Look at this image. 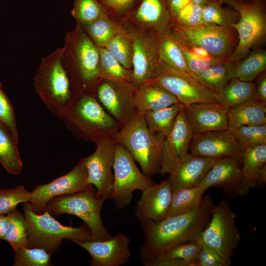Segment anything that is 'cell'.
<instances>
[{"mask_svg": "<svg viewBox=\"0 0 266 266\" xmlns=\"http://www.w3.org/2000/svg\"><path fill=\"white\" fill-rule=\"evenodd\" d=\"M213 206L212 198L206 195L198 207L187 213L159 221H140L144 236L139 250L142 264L146 266L172 247L200 236L210 219Z\"/></svg>", "mask_w": 266, "mask_h": 266, "instance_id": "obj_1", "label": "cell"}, {"mask_svg": "<svg viewBox=\"0 0 266 266\" xmlns=\"http://www.w3.org/2000/svg\"><path fill=\"white\" fill-rule=\"evenodd\" d=\"M63 47L62 62L73 94L95 93L101 80L99 47L77 23L66 33Z\"/></svg>", "mask_w": 266, "mask_h": 266, "instance_id": "obj_2", "label": "cell"}, {"mask_svg": "<svg viewBox=\"0 0 266 266\" xmlns=\"http://www.w3.org/2000/svg\"><path fill=\"white\" fill-rule=\"evenodd\" d=\"M59 117L75 136L95 144L114 139L120 129L100 103L96 93L74 94L70 105Z\"/></svg>", "mask_w": 266, "mask_h": 266, "instance_id": "obj_3", "label": "cell"}, {"mask_svg": "<svg viewBox=\"0 0 266 266\" xmlns=\"http://www.w3.org/2000/svg\"><path fill=\"white\" fill-rule=\"evenodd\" d=\"M64 48L43 57L33 78L35 91L53 113L61 116L70 105L74 94L64 66Z\"/></svg>", "mask_w": 266, "mask_h": 266, "instance_id": "obj_4", "label": "cell"}, {"mask_svg": "<svg viewBox=\"0 0 266 266\" xmlns=\"http://www.w3.org/2000/svg\"><path fill=\"white\" fill-rule=\"evenodd\" d=\"M115 140L124 146L149 177L159 173L165 138L149 131L143 115L137 112L117 133Z\"/></svg>", "mask_w": 266, "mask_h": 266, "instance_id": "obj_5", "label": "cell"}, {"mask_svg": "<svg viewBox=\"0 0 266 266\" xmlns=\"http://www.w3.org/2000/svg\"><path fill=\"white\" fill-rule=\"evenodd\" d=\"M24 216L28 228V247L41 248L52 253L64 239L73 242L95 239L85 224L79 227L65 226L60 224L45 210L37 214L29 202L23 203Z\"/></svg>", "mask_w": 266, "mask_h": 266, "instance_id": "obj_6", "label": "cell"}, {"mask_svg": "<svg viewBox=\"0 0 266 266\" xmlns=\"http://www.w3.org/2000/svg\"><path fill=\"white\" fill-rule=\"evenodd\" d=\"M239 15L232 26L237 31L236 45L228 60L235 63L246 57L250 50L264 44L266 38V15L258 0H223Z\"/></svg>", "mask_w": 266, "mask_h": 266, "instance_id": "obj_7", "label": "cell"}, {"mask_svg": "<svg viewBox=\"0 0 266 266\" xmlns=\"http://www.w3.org/2000/svg\"><path fill=\"white\" fill-rule=\"evenodd\" d=\"M107 199L106 197L99 198L96 189L90 185L81 191L52 199L47 203L45 210L56 215L63 214L75 215L84 221L95 239L107 240L113 235L108 232L102 222L101 211Z\"/></svg>", "mask_w": 266, "mask_h": 266, "instance_id": "obj_8", "label": "cell"}, {"mask_svg": "<svg viewBox=\"0 0 266 266\" xmlns=\"http://www.w3.org/2000/svg\"><path fill=\"white\" fill-rule=\"evenodd\" d=\"M120 22L132 42L133 84L137 88L141 84L153 80L159 72L161 61L158 38L152 31L128 21Z\"/></svg>", "mask_w": 266, "mask_h": 266, "instance_id": "obj_9", "label": "cell"}, {"mask_svg": "<svg viewBox=\"0 0 266 266\" xmlns=\"http://www.w3.org/2000/svg\"><path fill=\"white\" fill-rule=\"evenodd\" d=\"M235 217L229 203L222 200L213 206L210 219L200 234L202 242L219 255L226 266L231 265L233 253L241 240Z\"/></svg>", "mask_w": 266, "mask_h": 266, "instance_id": "obj_10", "label": "cell"}, {"mask_svg": "<svg viewBox=\"0 0 266 266\" xmlns=\"http://www.w3.org/2000/svg\"><path fill=\"white\" fill-rule=\"evenodd\" d=\"M170 28L185 43L200 47L217 58L228 60L237 42L232 27L211 24L187 27L172 22Z\"/></svg>", "mask_w": 266, "mask_h": 266, "instance_id": "obj_11", "label": "cell"}, {"mask_svg": "<svg viewBox=\"0 0 266 266\" xmlns=\"http://www.w3.org/2000/svg\"><path fill=\"white\" fill-rule=\"evenodd\" d=\"M113 169V182L108 199L114 201L118 210L130 204L134 191H142L155 183L139 170L130 152L117 143Z\"/></svg>", "mask_w": 266, "mask_h": 266, "instance_id": "obj_12", "label": "cell"}, {"mask_svg": "<svg viewBox=\"0 0 266 266\" xmlns=\"http://www.w3.org/2000/svg\"><path fill=\"white\" fill-rule=\"evenodd\" d=\"M150 81L167 90L184 107L201 102L219 103L216 94L193 76L172 68L162 62L158 74Z\"/></svg>", "mask_w": 266, "mask_h": 266, "instance_id": "obj_13", "label": "cell"}, {"mask_svg": "<svg viewBox=\"0 0 266 266\" xmlns=\"http://www.w3.org/2000/svg\"><path fill=\"white\" fill-rule=\"evenodd\" d=\"M87 171L83 158L68 172L53 181L37 186L31 192L29 202L36 212H44L47 203L58 197L72 194L87 188Z\"/></svg>", "mask_w": 266, "mask_h": 266, "instance_id": "obj_14", "label": "cell"}, {"mask_svg": "<svg viewBox=\"0 0 266 266\" xmlns=\"http://www.w3.org/2000/svg\"><path fill=\"white\" fill-rule=\"evenodd\" d=\"M136 89L133 85L107 79L101 80L96 86L95 93L99 101L120 128L137 112L134 100Z\"/></svg>", "mask_w": 266, "mask_h": 266, "instance_id": "obj_15", "label": "cell"}, {"mask_svg": "<svg viewBox=\"0 0 266 266\" xmlns=\"http://www.w3.org/2000/svg\"><path fill=\"white\" fill-rule=\"evenodd\" d=\"M94 152L83 158L87 171V182L95 187L97 196L108 199L111 192L117 142L114 139L102 140L96 144Z\"/></svg>", "mask_w": 266, "mask_h": 266, "instance_id": "obj_16", "label": "cell"}, {"mask_svg": "<svg viewBox=\"0 0 266 266\" xmlns=\"http://www.w3.org/2000/svg\"><path fill=\"white\" fill-rule=\"evenodd\" d=\"M244 149L228 129L193 133L189 153L198 156L219 159L230 157L241 161Z\"/></svg>", "mask_w": 266, "mask_h": 266, "instance_id": "obj_17", "label": "cell"}, {"mask_svg": "<svg viewBox=\"0 0 266 266\" xmlns=\"http://www.w3.org/2000/svg\"><path fill=\"white\" fill-rule=\"evenodd\" d=\"M131 239L119 233L107 240L96 239L73 242L90 255L91 266H120L130 260Z\"/></svg>", "mask_w": 266, "mask_h": 266, "instance_id": "obj_18", "label": "cell"}, {"mask_svg": "<svg viewBox=\"0 0 266 266\" xmlns=\"http://www.w3.org/2000/svg\"><path fill=\"white\" fill-rule=\"evenodd\" d=\"M193 134L183 107L176 118L171 131L164 141L160 174H168L173 165L189 153Z\"/></svg>", "mask_w": 266, "mask_h": 266, "instance_id": "obj_19", "label": "cell"}, {"mask_svg": "<svg viewBox=\"0 0 266 266\" xmlns=\"http://www.w3.org/2000/svg\"><path fill=\"white\" fill-rule=\"evenodd\" d=\"M172 193L168 178L143 190L135 207V214L139 221L164 219L169 207Z\"/></svg>", "mask_w": 266, "mask_h": 266, "instance_id": "obj_20", "label": "cell"}, {"mask_svg": "<svg viewBox=\"0 0 266 266\" xmlns=\"http://www.w3.org/2000/svg\"><path fill=\"white\" fill-rule=\"evenodd\" d=\"M217 159L189 153L173 165L168 174L172 191L199 186Z\"/></svg>", "mask_w": 266, "mask_h": 266, "instance_id": "obj_21", "label": "cell"}, {"mask_svg": "<svg viewBox=\"0 0 266 266\" xmlns=\"http://www.w3.org/2000/svg\"><path fill=\"white\" fill-rule=\"evenodd\" d=\"M183 111L193 133L228 129L227 110L219 103H194Z\"/></svg>", "mask_w": 266, "mask_h": 266, "instance_id": "obj_22", "label": "cell"}, {"mask_svg": "<svg viewBox=\"0 0 266 266\" xmlns=\"http://www.w3.org/2000/svg\"><path fill=\"white\" fill-rule=\"evenodd\" d=\"M238 162L230 157L218 159L199 186L206 190L221 188L231 197L239 195L242 175Z\"/></svg>", "mask_w": 266, "mask_h": 266, "instance_id": "obj_23", "label": "cell"}, {"mask_svg": "<svg viewBox=\"0 0 266 266\" xmlns=\"http://www.w3.org/2000/svg\"><path fill=\"white\" fill-rule=\"evenodd\" d=\"M123 21L155 33L170 29L172 22L165 0H142Z\"/></svg>", "mask_w": 266, "mask_h": 266, "instance_id": "obj_24", "label": "cell"}, {"mask_svg": "<svg viewBox=\"0 0 266 266\" xmlns=\"http://www.w3.org/2000/svg\"><path fill=\"white\" fill-rule=\"evenodd\" d=\"M134 100L137 111L142 115L179 102L167 90L151 81L145 82L136 88Z\"/></svg>", "mask_w": 266, "mask_h": 266, "instance_id": "obj_25", "label": "cell"}, {"mask_svg": "<svg viewBox=\"0 0 266 266\" xmlns=\"http://www.w3.org/2000/svg\"><path fill=\"white\" fill-rule=\"evenodd\" d=\"M228 128L232 132L244 126L266 124V102L258 99L247 101L227 111Z\"/></svg>", "mask_w": 266, "mask_h": 266, "instance_id": "obj_26", "label": "cell"}, {"mask_svg": "<svg viewBox=\"0 0 266 266\" xmlns=\"http://www.w3.org/2000/svg\"><path fill=\"white\" fill-rule=\"evenodd\" d=\"M241 167L242 181L239 196L247 195L250 188L254 187L257 174L266 163V144L244 149Z\"/></svg>", "mask_w": 266, "mask_h": 266, "instance_id": "obj_27", "label": "cell"}, {"mask_svg": "<svg viewBox=\"0 0 266 266\" xmlns=\"http://www.w3.org/2000/svg\"><path fill=\"white\" fill-rule=\"evenodd\" d=\"M217 98L219 104L227 111L247 101L258 99L254 82L235 77L229 81L217 95Z\"/></svg>", "mask_w": 266, "mask_h": 266, "instance_id": "obj_28", "label": "cell"}, {"mask_svg": "<svg viewBox=\"0 0 266 266\" xmlns=\"http://www.w3.org/2000/svg\"><path fill=\"white\" fill-rule=\"evenodd\" d=\"M155 33L159 41L161 61L172 68L192 75L186 65L182 51L170 28L164 32Z\"/></svg>", "mask_w": 266, "mask_h": 266, "instance_id": "obj_29", "label": "cell"}, {"mask_svg": "<svg viewBox=\"0 0 266 266\" xmlns=\"http://www.w3.org/2000/svg\"><path fill=\"white\" fill-rule=\"evenodd\" d=\"M177 102L161 109L151 111L143 115L149 132L153 135L166 138L171 131L176 118L183 107Z\"/></svg>", "mask_w": 266, "mask_h": 266, "instance_id": "obj_30", "label": "cell"}, {"mask_svg": "<svg viewBox=\"0 0 266 266\" xmlns=\"http://www.w3.org/2000/svg\"><path fill=\"white\" fill-rule=\"evenodd\" d=\"M81 26L99 47H105L114 36L124 31L122 23L114 20L107 13L89 23Z\"/></svg>", "mask_w": 266, "mask_h": 266, "instance_id": "obj_31", "label": "cell"}, {"mask_svg": "<svg viewBox=\"0 0 266 266\" xmlns=\"http://www.w3.org/2000/svg\"><path fill=\"white\" fill-rule=\"evenodd\" d=\"M205 191L199 186L173 190L165 218L184 214L198 207L202 201Z\"/></svg>", "mask_w": 266, "mask_h": 266, "instance_id": "obj_32", "label": "cell"}, {"mask_svg": "<svg viewBox=\"0 0 266 266\" xmlns=\"http://www.w3.org/2000/svg\"><path fill=\"white\" fill-rule=\"evenodd\" d=\"M233 63L228 60L210 66L193 77L216 95L233 78Z\"/></svg>", "mask_w": 266, "mask_h": 266, "instance_id": "obj_33", "label": "cell"}, {"mask_svg": "<svg viewBox=\"0 0 266 266\" xmlns=\"http://www.w3.org/2000/svg\"><path fill=\"white\" fill-rule=\"evenodd\" d=\"M0 163L10 174L18 175L22 171L23 163L18 143L8 130L0 122Z\"/></svg>", "mask_w": 266, "mask_h": 266, "instance_id": "obj_34", "label": "cell"}, {"mask_svg": "<svg viewBox=\"0 0 266 266\" xmlns=\"http://www.w3.org/2000/svg\"><path fill=\"white\" fill-rule=\"evenodd\" d=\"M255 49L239 62L233 63V76L244 81H252L266 68V51Z\"/></svg>", "mask_w": 266, "mask_h": 266, "instance_id": "obj_35", "label": "cell"}, {"mask_svg": "<svg viewBox=\"0 0 266 266\" xmlns=\"http://www.w3.org/2000/svg\"><path fill=\"white\" fill-rule=\"evenodd\" d=\"M99 48V69L100 79H107L121 84L133 85L132 70L125 68L105 47Z\"/></svg>", "mask_w": 266, "mask_h": 266, "instance_id": "obj_36", "label": "cell"}, {"mask_svg": "<svg viewBox=\"0 0 266 266\" xmlns=\"http://www.w3.org/2000/svg\"><path fill=\"white\" fill-rule=\"evenodd\" d=\"M238 19L236 11L223 7L221 3L215 0H208L202 6L203 24L232 27Z\"/></svg>", "mask_w": 266, "mask_h": 266, "instance_id": "obj_37", "label": "cell"}, {"mask_svg": "<svg viewBox=\"0 0 266 266\" xmlns=\"http://www.w3.org/2000/svg\"><path fill=\"white\" fill-rule=\"evenodd\" d=\"M9 218L8 231L3 240L8 242L14 251L28 244V228L24 216L16 209L7 214Z\"/></svg>", "mask_w": 266, "mask_h": 266, "instance_id": "obj_38", "label": "cell"}, {"mask_svg": "<svg viewBox=\"0 0 266 266\" xmlns=\"http://www.w3.org/2000/svg\"><path fill=\"white\" fill-rule=\"evenodd\" d=\"M125 68L132 70L133 47L130 36L124 31L114 36L105 47Z\"/></svg>", "mask_w": 266, "mask_h": 266, "instance_id": "obj_39", "label": "cell"}, {"mask_svg": "<svg viewBox=\"0 0 266 266\" xmlns=\"http://www.w3.org/2000/svg\"><path fill=\"white\" fill-rule=\"evenodd\" d=\"M14 266H48L51 264V253L37 247L27 246L14 251Z\"/></svg>", "mask_w": 266, "mask_h": 266, "instance_id": "obj_40", "label": "cell"}, {"mask_svg": "<svg viewBox=\"0 0 266 266\" xmlns=\"http://www.w3.org/2000/svg\"><path fill=\"white\" fill-rule=\"evenodd\" d=\"M201 245L202 241L200 235L193 240L172 247L156 259L159 258L179 259L186 262L190 266H195V263Z\"/></svg>", "mask_w": 266, "mask_h": 266, "instance_id": "obj_41", "label": "cell"}, {"mask_svg": "<svg viewBox=\"0 0 266 266\" xmlns=\"http://www.w3.org/2000/svg\"><path fill=\"white\" fill-rule=\"evenodd\" d=\"M105 13L98 0H73L71 14L80 25L89 23Z\"/></svg>", "mask_w": 266, "mask_h": 266, "instance_id": "obj_42", "label": "cell"}, {"mask_svg": "<svg viewBox=\"0 0 266 266\" xmlns=\"http://www.w3.org/2000/svg\"><path fill=\"white\" fill-rule=\"evenodd\" d=\"M232 133L237 142L243 149L266 144V124L242 126Z\"/></svg>", "mask_w": 266, "mask_h": 266, "instance_id": "obj_43", "label": "cell"}, {"mask_svg": "<svg viewBox=\"0 0 266 266\" xmlns=\"http://www.w3.org/2000/svg\"><path fill=\"white\" fill-rule=\"evenodd\" d=\"M173 34L182 51L187 67L193 76L200 73L210 66L227 60L220 58L200 56L191 50L174 33Z\"/></svg>", "mask_w": 266, "mask_h": 266, "instance_id": "obj_44", "label": "cell"}, {"mask_svg": "<svg viewBox=\"0 0 266 266\" xmlns=\"http://www.w3.org/2000/svg\"><path fill=\"white\" fill-rule=\"evenodd\" d=\"M31 196V192L21 185L0 190V215L7 214L21 203L30 202Z\"/></svg>", "mask_w": 266, "mask_h": 266, "instance_id": "obj_45", "label": "cell"}, {"mask_svg": "<svg viewBox=\"0 0 266 266\" xmlns=\"http://www.w3.org/2000/svg\"><path fill=\"white\" fill-rule=\"evenodd\" d=\"M0 122L10 132L18 143L19 134L14 109L0 81Z\"/></svg>", "mask_w": 266, "mask_h": 266, "instance_id": "obj_46", "label": "cell"}, {"mask_svg": "<svg viewBox=\"0 0 266 266\" xmlns=\"http://www.w3.org/2000/svg\"><path fill=\"white\" fill-rule=\"evenodd\" d=\"M137 0H98L106 13L112 19L121 22L132 11Z\"/></svg>", "mask_w": 266, "mask_h": 266, "instance_id": "obj_47", "label": "cell"}, {"mask_svg": "<svg viewBox=\"0 0 266 266\" xmlns=\"http://www.w3.org/2000/svg\"><path fill=\"white\" fill-rule=\"evenodd\" d=\"M172 22L187 27L203 24L202 6L190 1L180 11Z\"/></svg>", "mask_w": 266, "mask_h": 266, "instance_id": "obj_48", "label": "cell"}, {"mask_svg": "<svg viewBox=\"0 0 266 266\" xmlns=\"http://www.w3.org/2000/svg\"><path fill=\"white\" fill-rule=\"evenodd\" d=\"M195 266H226V265L217 252L202 242L201 247L195 263Z\"/></svg>", "mask_w": 266, "mask_h": 266, "instance_id": "obj_49", "label": "cell"}, {"mask_svg": "<svg viewBox=\"0 0 266 266\" xmlns=\"http://www.w3.org/2000/svg\"><path fill=\"white\" fill-rule=\"evenodd\" d=\"M146 266H190L186 262L179 259L159 258L147 264Z\"/></svg>", "mask_w": 266, "mask_h": 266, "instance_id": "obj_50", "label": "cell"}, {"mask_svg": "<svg viewBox=\"0 0 266 266\" xmlns=\"http://www.w3.org/2000/svg\"><path fill=\"white\" fill-rule=\"evenodd\" d=\"M165 1L173 20L180 11L191 1L190 0H165Z\"/></svg>", "mask_w": 266, "mask_h": 266, "instance_id": "obj_51", "label": "cell"}, {"mask_svg": "<svg viewBox=\"0 0 266 266\" xmlns=\"http://www.w3.org/2000/svg\"><path fill=\"white\" fill-rule=\"evenodd\" d=\"M256 87L258 99L266 102V74L263 72L259 76Z\"/></svg>", "mask_w": 266, "mask_h": 266, "instance_id": "obj_52", "label": "cell"}, {"mask_svg": "<svg viewBox=\"0 0 266 266\" xmlns=\"http://www.w3.org/2000/svg\"><path fill=\"white\" fill-rule=\"evenodd\" d=\"M266 183V165H264L260 169L256 176L254 187H261Z\"/></svg>", "mask_w": 266, "mask_h": 266, "instance_id": "obj_53", "label": "cell"}, {"mask_svg": "<svg viewBox=\"0 0 266 266\" xmlns=\"http://www.w3.org/2000/svg\"><path fill=\"white\" fill-rule=\"evenodd\" d=\"M9 226V218L8 215H0V239H3L6 235Z\"/></svg>", "mask_w": 266, "mask_h": 266, "instance_id": "obj_54", "label": "cell"}, {"mask_svg": "<svg viewBox=\"0 0 266 266\" xmlns=\"http://www.w3.org/2000/svg\"><path fill=\"white\" fill-rule=\"evenodd\" d=\"M208 0H190L192 2L203 6Z\"/></svg>", "mask_w": 266, "mask_h": 266, "instance_id": "obj_55", "label": "cell"}, {"mask_svg": "<svg viewBox=\"0 0 266 266\" xmlns=\"http://www.w3.org/2000/svg\"><path fill=\"white\" fill-rule=\"evenodd\" d=\"M216 0V1H218V2H219L221 3V2H222V1L223 0Z\"/></svg>", "mask_w": 266, "mask_h": 266, "instance_id": "obj_56", "label": "cell"}]
</instances>
